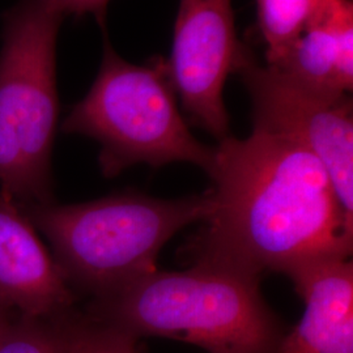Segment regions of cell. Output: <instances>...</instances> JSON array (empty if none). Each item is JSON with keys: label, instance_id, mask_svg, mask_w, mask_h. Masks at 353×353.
Segmentation results:
<instances>
[{"label": "cell", "instance_id": "cell-1", "mask_svg": "<svg viewBox=\"0 0 353 353\" xmlns=\"http://www.w3.org/2000/svg\"><path fill=\"white\" fill-rule=\"evenodd\" d=\"M214 207L185 254L194 265L261 281L318 258H350L353 214L325 166L293 140L254 128L214 147Z\"/></svg>", "mask_w": 353, "mask_h": 353}, {"label": "cell", "instance_id": "cell-2", "mask_svg": "<svg viewBox=\"0 0 353 353\" xmlns=\"http://www.w3.org/2000/svg\"><path fill=\"white\" fill-rule=\"evenodd\" d=\"M252 279L192 265L160 271L92 297L87 316L125 332L208 353H278L285 331Z\"/></svg>", "mask_w": 353, "mask_h": 353}, {"label": "cell", "instance_id": "cell-3", "mask_svg": "<svg viewBox=\"0 0 353 353\" xmlns=\"http://www.w3.org/2000/svg\"><path fill=\"white\" fill-rule=\"evenodd\" d=\"M211 190L182 199L123 192L93 202L23 207L50 242L74 292L97 297L157 270V258L179 230L214 210Z\"/></svg>", "mask_w": 353, "mask_h": 353}, {"label": "cell", "instance_id": "cell-4", "mask_svg": "<svg viewBox=\"0 0 353 353\" xmlns=\"http://www.w3.org/2000/svg\"><path fill=\"white\" fill-rule=\"evenodd\" d=\"M64 16L48 0L3 13L0 189L21 207L52 203L51 154L59 115L57 38Z\"/></svg>", "mask_w": 353, "mask_h": 353}, {"label": "cell", "instance_id": "cell-5", "mask_svg": "<svg viewBox=\"0 0 353 353\" xmlns=\"http://www.w3.org/2000/svg\"><path fill=\"white\" fill-rule=\"evenodd\" d=\"M62 130L101 145L99 164L106 178L137 164L161 168L190 163L207 174L214 164V147L195 139L178 110L164 59L130 63L108 37L99 75L67 115Z\"/></svg>", "mask_w": 353, "mask_h": 353}, {"label": "cell", "instance_id": "cell-6", "mask_svg": "<svg viewBox=\"0 0 353 353\" xmlns=\"http://www.w3.org/2000/svg\"><path fill=\"white\" fill-rule=\"evenodd\" d=\"M237 72L250 93L254 128L300 144L325 166L341 205L353 214V110L350 94L306 88L245 51Z\"/></svg>", "mask_w": 353, "mask_h": 353}, {"label": "cell", "instance_id": "cell-7", "mask_svg": "<svg viewBox=\"0 0 353 353\" xmlns=\"http://www.w3.org/2000/svg\"><path fill=\"white\" fill-rule=\"evenodd\" d=\"M245 51L232 0H179L168 74L192 122L219 141L229 137L224 87Z\"/></svg>", "mask_w": 353, "mask_h": 353}, {"label": "cell", "instance_id": "cell-8", "mask_svg": "<svg viewBox=\"0 0 353 353\" xmlns=\"http://www.w3.org/2000/svg\"><path fill=\"white\" fill-rule=\"evenodd\" d=\"M75 303V292L24 208L0 189V309L50 321L74 309Z\"/></svg>", "mask_w": 353, "mask_h": 353}, {"label": "cell", "instance_id": "cell-9", "mask_svg": "<svg viewBox=\"0 0 353 353\" xmlns=\"http://www.w3.org/2000/svg\"><path fill=\"white\" fill-rule=\"evenodd\" d=\"M305 312L278 353H353V265L348 258H318L285 272Z\"/></svg>", "mask_w": 353, "mask_h": 353}, {"label": "cell", "instance_id": "cell-10", "mask_svg": "<svg viewBox=\"0 0 353 353\" xmlns=\"http://www.w3.org/2000/svg\"><path fill=\"white\" fill-rule=\"evenodd\" d=\"M268 67L306 88L351 94L352 0H323L283 55Z\"/></svg>", "mask_w": 353, "mask_h": 353}, {"label": "cell", "instance_id": "cell-11", "mask_svg": "<svg viewBox=\"0 0 353 353\" xmlns=\"http://www.w3.org/2000/svg\"><path fill=\"white\" fill-rule=\"evenodd\" d=\"M323 0H255L256 21L265 45V64L283 55Z\"/></svg>", "mask_w": 353, "mask_h": 353}, {"label": "cell", "instance_id": "cell-12", "mask_svg": "<svg viewBox=\"0 0 353 353\" xmlns=\"http://www.w3.org/2000/svg\"><path fill=\"white\" fill-rule=\"evenodd\" d=\"M54 321L62 332L67 353H140L138 338L74 309Z\"/></svg>", "mask_w": 353, "mask_h": 353}, {"label": "cell", "instance_id": "cell-13", "mask_svg": "<svg viewBox=\"0 0 353 353\" xmlns=\"http://www.w3.org/2000/svg\"><path fill=\"white\" fill-rule=\"evenodd\" d=\"M0 353H67L54 319L13 316L0 336Z\"/></svg>", "mask_w": 353, "mask_h": 353}, {"label": "cell", "instance_id": "cell-14", "mask_svg": "<svg viewBox=\"0 0 353 353\" xmlns=\"http://www.w3.org/2000/svg\"><path fill=\"white\" fill-rule=\"evenodd\" d=\"M63 16L93 14L102 29L105 28L106 10L110 0H48Z\"/></svg>", "mask_w": 353, "mask_h": 353}, {"label": "cell", "instance_id": "cell-15", "mask_svg": "<svg viewBox=\"0 0 353 353\" xmlns=\"http://www.w3.org/2000/svg\"><path fill=\"white\" fill-rule=\"evenodd\" d=\"M12 316L13 314H10V313H7V312H4V310L0 309V336H1V334L4 332V330L8 326V323H10V321H11Z\"/></svg>", "mask_w": 353, "mask_h": 353}]
</instances>
